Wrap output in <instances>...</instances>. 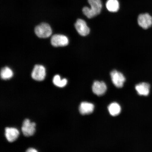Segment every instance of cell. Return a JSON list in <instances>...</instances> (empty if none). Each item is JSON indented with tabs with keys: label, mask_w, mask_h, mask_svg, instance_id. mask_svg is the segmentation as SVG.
Segmentation results:
<instances>
[{
	"label": "cell",
	"mask_w": 152,
	"mask_h": 152,
	"mask_svg": "<svg viewBox=\"0 0 152 152\" xmlns=\"http://www.w3.org/2000/svg\"><path fill=\"white\" fill-rule=\"evenodd\" d=\"M91 7H84L83 12L88 18H91L99 15L102 10V5L101 0H88Z\"/></svg>",
	"instance_id": "1"
},
{
	"label": "cell",
	"mask_w": 152,
	"mask_h": 152,
	"mask_svg": "<svg viewBox=\"0 0 152 152\" xmlns=\"http://www.w3.org/2000/svg\"><path fill=\"white\" fill-rule=\"evenodd\" d=\"M35 32L36 35L41 38L49 37L52 33V30L50 26L45 23H42L36 26Z\"/></svg>",
	"instance_id": "2"
},
{
	"label": "cell",
	"mask_w": 152,
	"mask_h": 152,
	"mask_svg": "<svg viewBox=\"0 0 152 152\" xmlns=\"http://www.w3.org/2000/svg\"><path fill=\"white\" fill-rule=\"evenodd\" d=\"M36 124L31 122L29 119L24 120L23 123L21 128L22 132L24 135L26 137L33 136L35 131Z\"/></svg>",
	"instance_id": "3"
},
{
	"label": "cell",
	"mask_w": 152,
	"mask_h": 152,
	"mask_svg": "<svg viewBox=\"0 0 152 152\" xmlns=\"http://www.w3.org/2000/svg\"><path fill=\"white\" fill-rule=\"evenodd\" d=\"M112 82L117 88H122L125 81V78L123 74L116 70H113L110 73Z\"/></svg>",
	"instance_id": "4"
},
{
	"label": "cell",
	"mask_w": 152,
	"mask_h": 152,
	"mask_svg": "<svg viewBox=\"0 0 152 152\" xmlns=\"http://www.w3.org/2000/svg\"><path fill=\"white\" fill-rule=\"evenodd\" d=\"M139 25L144 29H147L152 26V17L148 13L140 14L138 16Z\"/></svg>",
	"instance_id": "5"
},
{
	"label": "cell",
	"mask_w": 152,
	"mask_h": 152,
	"mask_svg": "<svg viewBox=\"0 0 152 152\" xmlns=\"http://www.w3.org/2000/svg\"><path fill=\"white\" fill-rule=\"evenodd\" d=\"M46 75V71L44 66L41 65H36L32 71L31 76L33 79L38 81L44 80Z\"/></svg>",
	"instance_id": "6"
},
{
	"label": "cell",
	"mask_w": 152,
	"mask_h": 152,
	"mask_svg": "<svg viewBox=\"0 0 152 152\" xmlns=\"http://www.w3.org/2000/svg\"><path fill=\"white\" fill-rule=\"evenodd\" d=\"M51 42L53 46L55 47H64L68 45L69 40L65 36L56 34L52 36Z\"/></svg>",
	"instance_id": "7"
},
{
	"label": "cell",
	"mask_w": 152,
	"mask_h": 152,
	"mask_svg": "<svg viewBox=\"0 0 152 152\" xmlns=\"http://www.w3.org/2000/svg\"><path fill=\"white\" fill-rule=\"evenodd\" d=\"M76 29L82 36H86L90 33V29L87 26L86 22L82 19H78L75 24Z\"/></svg>",
	"instance_id": "8"
},
{
	"label": "cell",
	"mask_w": 152,
	"mask_h": 152,
	"mask_svg": "<svg viewBox=\"0 0 152 152\" xmlns=\"http://www.w3.org/2000/svg\"><path fill=\"white\" fill-rule=\"evenodd\" d=\"M107 89L106 84L103 81H95L92 87L93 92L98 96H101L105 94Z\"/></svg>",
	"instance_id": "9"
},
{
	"label": "cell",
	"mask_w": 152,
	"mask_h": 152,
	"mask_svg": "<svg viewBox=\"0 0 152 152\" xmlns=\"http://www.w3.org/2000/svg\"><path fill=\"white\" fill-rule=\"evenodd\" d=\"M20 134L18 129L14 128L7 127L5 129V136L7 141L12 142L15 141Z\"/></svg>",
	"instance_id": "10"
},
{
	"label": "cell",
	"mask_w": 152,
	"mask_h": 152,
	"mask_svg": "<svg viewBox=\"0 0 152 152\" xmlns=\"http://www.w3.org/2000/svg\"><path fill=\"white\" fill-rule=\"evenodd\" d=\"M150 85L147 83H142L136 85L135 89L140 96H147L150 93Z\"/></svg>",
	"instance_id": "11"
},
{
	"label": "cell",
	"mask_w": 152,
	"mask_h": 152,
	"mask_svg": "<svg viewBox=\"0 0 152 152\" xmlns=\"http://www.w3.org/2000/svg\"><path fill=\"white\" fill-rule=\"evenodd\" d=\"M94 104L87 102H81L79 106L80 113L83 115H88L92 113L94 110Z\"/></svg>",
	"instance_id": "12"
},
{
	"label": "cell",
	"mask_w": 152,
	"mask_h": 152,
	"mask_svg": "<svg viewBox=\"0 0 152 152\" xmlns=\"http://www.w3.org/2000/svg\"><path fill=\"white\" fill-rule=\"evenodd\" d=\"M106 6L108 11L111 12H117L119 8V3L118 0H107Z\"/></svg>",
	"instance_id": "13"
},
{
	"label": "cell",
	"mask_w": 152,
	"mask_h": 152,
	"mask_svg": "<svg viewBox=\"0 0 152 152\" xmlns=\"http://www.w3.org/2000/svg\"><path fill=\"white\" fill-rule=\"evenodd\" d=\"M108 109L110 115L114 116L118 115L121 112V106L116 102L110 104Z\"/></svg>",
	"instance_id": "14"
},
{
	"label": "cell",
	"mask_w": 152,
	"mask_h": 152,
	"mask_svg": "<svg viewBox=\"0 0 152 152\" xmlns=\"http://www.w3.org/2000/svg\"><path fill=\"white\" fill-rule=\"evenodd\" d=\"M14 73L12 70L7 66L3 68L1 72V78L5 80L10 79L13 77Z\"/></svg>",
	"instance_id": "15"
},
{
	"label": "cell",
	"mask_w": 152,
	"mask_h": 152,
	"mask_svg": "<svg viewBox=\"0 0 152 152\" xmlns=\"http://www.w3.org/2000/svg\"><path fill=\"white\" fill-rule=\"evenodd\" d=\"M53 83L56 86L62 88L65 87L67 84V80L66 79L61 80L60 76L56 75L53 78Z\"/></svg>",
	"instance_id": "16"
},
{
	"label": "cell",
	"mask_w": 152,
	"mask_h": 152,
	"mask_svg": "<svg viewBox=\"0 0 152 152\" xmlns=\"http://www.w3.org/2000/svg\"><path fill=\"white\" fill-rule=\"evenodd\" d=\"M26 152H38L37 150L33 148H28Z\"/></svg>",
	"instance_id": "17"
}]
</instances>
